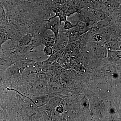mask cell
Listing matches in <instances>:
<instances>
[{"label": "cell", "mask_w": 121, "mask_h": 121, "mask_svg": "<svg viewBox=\"0 0 121 121\" xmlns=\"http://www.w3.org/2000/svg\"><path fill=\"white\" fill-rule=\"evenodd\" d=\"M63 104L62 99L59 97H56L50 99L47 104L43 106L44 110L47 112H51L57 106Z\"/></svg>", "instance_id": "277c9868"}, {"label": "cell", "mask_w": 121, "mask_h": 121, "mask_svg": "<svg viewBox=\"0 0 121 121\" xmlns=\"http://www.w3.org/2000/svg\"><path fill=\"white\" fill-rule=\"evenodd\" d=\"M111 19L108 16V17L105 19L101 21H96V22L91 27L97 28H102L111 26Z\"/></svg>", "instance_id": "ba28073f"}, {"label": "cell", "mask_w": 121, "mask_h": 121, "mask_svg": "<svg viewBox=\"0 0 121 121\" xmlns=\"http://www.w3.org/2000/svg\"><path fill=\"white\" fill-rule=\"evenodd\" d=\"M103 37L101 34L96 33L93 35V41L96 42H99L103 41Z\"/></svg>", "instance_id": "d6986e66"}, {"label": "cell", "mask_w": 121, "mask_h": 121, "mask_svg": "<svg viewBox=\"0 0 121 121\" xmlns=\"http://www.w3.org/2000/svg\"><path fill=\"white\" fill-rule=\"evenodd\" d=\"M8 38L7 35L4 33L0 32V45H2V44L7 40Z\"/></svg>", "instance_id": "44dd1931"}, {"label": "cell", "mask_w": 121, "mask_h": 121, "mask_svg": "<svg viewBox=\"0 0 121 121\" xmlns=\"http://www.w3.org/2000/svg\"><path fill=\"white\" fill-rule=\"evenodd\" d=\"M79 101L80 105L83 110H89L90 109V104L88 98L84 95H80Z\"/></svg>", "instance_id": "7c38bea8"}, {"label": "cell", "mask_w": 121, "mask_h": 121, "mask_svg": "<svg viewBox=\"0 0 121 121\" xmlns=\"http://www.w3.org/2000/svg\"><path fill=\"white\" fill-rule=\"evenodd\" d=\"M50 89L51 92L52 93H59L62 91L63 86L58 82H52L50 84Z\"/></svg>", "instance_id": "5bb4252c"}, {"label": "cell", "mask_w": 121, "mask_h": 121, "mask_svg": "<svg viewBox=\"0 0 121 121\" xmlns=\"http://www.w3.org/2000/svg\"><path fill=\"white\" fill-rule=\"evenodd\" d=\"M55 41V36L54 33L50 30L45 31L42 40V43L45 46L48 45L54 48Z\"/></svg>", "instance_id": "3957f363"}, {"label": "cell", "mask_w": 121, "mask_h": 121, "mask_svg": "<svg viewBox=\"0 0 121 121\" xmlns=\"http://www.w3.org/2000/svg\"><path fill=\"white\" fill-rule=\"evenodd\" d=\"M63 25L64 28L66 30H70L74 27L72 23L71 22L67 20L64 21Z\"/></svg>", "instance_id": "ffe728a7"}, {"label": "cell", "mask_w": 121, "mask_h": 121, "mask_svg": "<svg viewBox=\"0 0 121 121\" xmlns=\"http://www.w3.org/2000/svg\"><path fill=\"white\" fill-rule=\"evenodd\" d=\"M104 43L107 51H121V41H106Z\"/></svg>", "instance_id": "52a82bcc"}, {"label": "cell", "mask_w": 121, "mask_h": 121, "mask_svg": "<svg viewBox=\"0 0 121 121\" xmlns=\"http://www.w3.org/2000/svg\"><path fill=\"white\" fill-rule=\"evenodd\" d=\"M64 110L68 111L73 109L74 105L72 101L69 99L66 98L63 101Z\"/></svg>", "instance_id": "2e32d148"}, {"label": "cell", "mask_w": 121, "mask_h": 121, "mask_svg": "<svg viewBox=\"0 0 121 121\" xmlns=\"http://www.w3.org/2000/svg\"><path fill=\"white\" fill-rule=\"evenodd\" d=\"M96 33L101 34L103 37V41H105L113 34L112 27L109 26L102 28H96Z\"/></svg>", "instance_id": "8992f818"}, {"label": "cell", "mask_w": 121, "mask_h": 121, "mask_svg": "<svg viewBox=\"0 0 121 121\" xmlns=\"http://www.w3.org/2000/svg\"><path fill=\"white\" fill-rule=\"evenodd\" d=\"M107 59L111 63L119 64L121 63V51H107Z\"/></svg>", "instance_id": "5b68a950"}, {"label": "cell", "mask_w": 121, "mask_h": 121, "mask_svg": "<svg viewBox=\"0 0 121 121\" xmlns=\"http://www.w3.org/2000/svg\"><path fill=\"white\" fill-rule=\"evenodd\" d=\"M68 42V37L58 33L54 44V52L60 50H64Z\"/></svg>", "instance_id": "7a4b0ae2"}, {"label": "cell", "mask_w": 121, "mask_h": 121, "mask_svg": "<svg viewBox=\"0 0 121 121\" xmlns=\"http://www.w3.org/2000/svg\"><path fill=\"white\" fill-rule=\"evenodd\" d=\"M32 39V36L30 33H28L25 35L20 40L19 44L20 46L24 47L30 44Z\"/></svg>", "instance_id": "4fadbf2b"}, {"label": "cell", "mask_w": 121, "mask_h": 121, "mask_svg": "<svg viewBox=\"0 0 121 121\" xmlns=\"http://www.w3.org/2000/svg\"><path fill=\"white\" fill-rule=\"evenodd\" d=\"M109 13L100 9H95L94 16L97 21H101L105 19L108 16Z\"/></svg>", "instance_id": "30bf717a"}, {"label": "cell", "mask_w": 121, "mask_h": 121, "mask_svg": "<svg viewBox=\"0 0 121 121\" xmlns=\"http://www.w3.org/2000/svg\"><path fill=\"white\" fill-rule=\"evenodd\" d=\"M44 26L45 31L50 30L54 33L55 36V40L58 35L60 22L58 17L54 16L45 20Z\"/></svg>", "instance_id": "6da1fadb"}, {"label": "cell", "mask_w": 121, "mask_h": 121, "mask_svg": "<svg viewBox=\"0 0 121 121\" xmlns=\"http://www.w3.org/2000/svg\"><path fill=\"white\" fill-rule=\"evenodd\" d=\"M54 110L59 115L62 114L64 110V107L63 104H60L59 105L57 106Z\"/></svg>", "instance_id": "7402d4cb"}, {"label": "cell", "mask_w": 121, "mask_h": 121, "mask_svg": "<svg viewBox=\"0 0 121 121\" xmlns=\"http://www.w3.org/2000/svg\"><path fill=\"white\" fill-rule=\"evenodd\" d=\"M35 89L42 90H44L47 88V84L44 81L42 80H38L34 84Z\"/></svg>", "instance_id": "e0dca14e"}, {"label": "cell", "mask_w": 121, "mask_h": 121, "mask_svg": "<svg viewBox=\"0 0 121 121\" xmlns=\"http://www.w3.org/2000/svg\"><path fill=\"white\" fill-rule=\"evenodd\" d=\"M80 35L73 28H72L69 30L68 35V41L69 42H75L78 40Z\"/></svg>", "instance_id": "8fae6325"}, {"label": "cell", "mask_w": 121, "mask_h": 121, "mask_svg": "<svg viewBox=\"0 0 121 121\" xmlns=\"http://www.w3.org/2000/svg\"><path fill=\"white\" fill-rule=\"evenodd\" d=\"M73 28L81 35L86 33L89 29V27L85 22H80L74 25Z\"/></svg>", "instance_id": "9c48e42d"}, {"label": "cell", "mask_w": 121, "mask_h": 121, "mask_svg": "<svg viewBox=\"0 0 121 121\" xmlns=\"http://www.w3.org/2000/svg\"><path fill=\"white\" fill-rule=\"evenodd\" d=\"M4 9L1 5L0 4V19L4 15Z\"/></svg>", "instance_id": "603a6c76"}, {"label": "cell", "mask_w": 121, "mask_h": 121, "mask_svg": "<svg viewBox=\"0 0 121 121\" xmlns=\"http://www.w3.org/2000/svg\"><path fill=\"white\" fill-rule=\"evenodd\" d=\"M48 99L47 97L45 96H43L36 98L35 99L33 102L37 106H44L47 104L48 101Z\"/></svg>", "instance_id": "9a60e30c"}, {"label": "cell", "mask_w": 121, "mask_h": 121, "mask_svg": "<svg viewBox=\"0 0 121 121\" xmlns=\"http://www.w3.org/2000/svg\"><path fill=\"white\" fill-rule=\"evenodd\" d=\"M94 3H99L102 2L104 0H91Z\"/></svg>", "instance_id": "cb8c5ba5"}, {"label": "cell", "mask_w": 121, "mask_h": 121, "mask_svg": "<svg viewBox=\"0 0 121 121\" xmlns=\"http://www.w3.org/2000/svg\"><path fill=\"white\" fill-rule=\"evenodd\" d=\"M43 52L46 55L50 56L54 53V48L51 46L46 45L44 48Z\"/></svg>", "instance_id": "ac0fdd59"}]
</instances>
